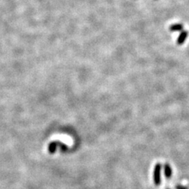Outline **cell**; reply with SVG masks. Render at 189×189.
<instances>
[{
	"mask_svg": "<svg viewBox=\"0 0 189 189\" xmlns=\"http://www.w3.org/2000/svg\"><path fill=\"white\" fill-rule=\"evenodd\" d=\"M164 173H165V176L167 179H169L172 176V168L169 163H165L164 165Z\"/></svg>",
	"mask_w": 189,
	"mask_h": 189,
	"instance_id": "cell-3",
	"label": "cell"
},
{
	"mask_svg": "<svg viewBox=\"0 0 189 189\" xmlns=\"http://www.w3.org/2000/svg\"><path fill=\"white\" fill-rule=\"evenodd\" d=\"M176 189H187L185 187H184V186H181V185L176 186Z\"/></svg>",
	"mask_w": 189,
	"mask_h": 189,
	"instance_id": "cell-5",
	"label": "cell"
},
{
	"mask_svg": "<svg viewBox=\"0 0 189 189\" xmlns=\"http://www.w3.org/2000/svg\"><path fill=\"white\" fill-rule=\"evenodd\" d=\"M169 30L171 32H177V31H183L184 25L181 24H173L169 27Z\"/></svg>",
	"mask_w": 189,
	"mask_h": 189,
	"instance_id": "cell-4",
	"label": "cell"
},
{
	"mask_svg": "<svg viewBox=\"0 0 189 189\" xmlns=\"http://www.w3.org/2000/svg\"><path fill=\"white\" fill-rule=\"evenodd\" d=\"M161 164L157 163L154 171V182L156 186H158L161 184Z\"/></svg>",
	"mask_w": 189,
	"mask_h": 189,
	"instance_id": "cell-1",
	"label": "cell"
},
{
	"mask_svg": "<svg viewBox=\"0 0 189 189\" xmlns=\"http://www.w3.org/2000/svg\"><path fill=\"white\" fill-rule=\"evenodd\" d=\"M166 189H169V188H166Z\"/></svg>",
	"mask_w": 189,
	"mask_h": 189,
	"instance_id": "cell-6",
	"label": "cell"
},
{
	"mask_svg": "<svg viewBox=\"0 0 189 189\" xmlns=\"http://www.w3.org/2000/svg\"><path fill=\"white\" fill-rule=\"evenodd\" d=\"M187 36H188V32L186 30H183L180 32V36L178 37L177 40H176V43L178 45H182L184 42H185L186 39H187Z\"/></svg>",
	"mask_w": 189,
	"mask_h": 189,
	"instance_id": "cell-2",
	"label": "cell"
}]
</instances>
